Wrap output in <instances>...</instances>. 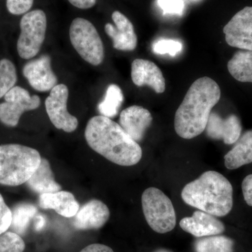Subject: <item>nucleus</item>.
I'll return each mask as SVG.
<instances>
[{
  "label": "nucleus",
  "instance_id": "f257e3e1",
  "mask_svg": "<svg viewBox=\"0 0 252 252\" xmlns=\"http://www.w3.org/2000/svg\"><path fill=\"white\" fill-rule=\"evenodd\" d=\"M86 142L96 153L121 166H132L140 161L142 148L122 126L109 118H91L85 130Z\"/></svg>",
  "mask_w": 252,
  "mask_h": 252
},
{
  "label": "nucleus",
  "instance_id": "f03ea898",
  "mask_svg": "<svg viewBox=\"0 0 252 252\" xmlns=\"http://www.w3.org/2000/svg\"><path fill=\"white\" fill-rule=\"evenodd\" d=\"M220 90L211 78H199L194 81L175 116L177 135L190 140L200 135L206 128L212 109L220 101Z\"/></svg>",
  "mask_w": 252,
  "mask_h": 252
},
{
  "label": "nucleus",
  "instance_id": "7ed1b4c3",
  "mask_svg": "<svg viewBox=\"0 0 252 252\" xmlns=\"http://www.w3.org/2000/svg\"><path fill=\"white\" fill-rule=\"evenodd\" d=\"M181 195L187 205L215 217H224L233 208V187L216 171L204 172L187 184Z\"/></svg>",
  "mask_w": 252,
  "mask_h": 252
},
{
  "label": "nucleus",
  "instance_id": "20e7f679",
  "mask_svg": "<svg viewBox=\"0 0 252 252\" xmlns=\"http://www.w3.org/2000/svg\"><path fill=\"white\" fill-rule=\"evenodd\" d=\"M36 149L17 144L0 145V185L16 187L26 183L40 165Z\"/></svg>",
  "mask_w": 252,
  "mask_h": 252
},
{
  "label": "nucleus",
  "instance_id": "39448f33",
  "mask_svg": "<svg viewBox=\"0 0 252 252\" xmlns=\"http://www.w3.org/2000/svg\"><path fill=\"white\" fill-rule=\"evenodd\" d=\"M142 205L145 220L154 231L164 234L175 228V208L170 199L160 189H146L142 195Z\"/></svg>",
  "mask_w": 252,
  "mask_h": 252
},
{
  "label": "nucleus",
  "instance_id": "423d86ee",
  "mask_svg": "<svg viewBox=\"0 0 252 252\" xmlns=\"http://www.w3.org/2000/svg\"><path fill=\"white\" fill-rule=\"evenodd\" d=\"M69 37L73 47L83 59L93 65H99L103 61V43L94 25L82 18L72 21Z\"/></svg>",
  "mask_w": 252,
  "mask_h": 252
},
{
  "label": "nucleus",
  "instance_id": "0eeeda50",
  "mask_svg": "<svg viewBox=\"0 0 252 252\" xmlns=\"http://www.w3.org/2000/svg\"><path fill=\"white\" fill-rule=\"evenodd\" d=\"M21 34L17 42V51L23 59H32L40 51L45 39L47 20L40 9L30 11L23 16L20 23Z\"/></svg>",
  "mask_w": 252,
  "mask_h": 252
},
{
  "label": "nucleus",
  "instance_id": "6e6552de",
  "mask_svg": "<svg viewBox=\"0 0 252 252\" xmlns=\"http://www.w3.org/2000/svg\"><path fill=\"white\" fill-rule=\"evenodd\" d=\"M5 102L0 104V122L9 127H16L26 111L34 110L41 104L40 97L31 96L21 86H14L4 95Z\"/></svg>",
  "mask_w": 252,
  "mask_h": 252
},
{
  "label": "nucleus",
  "instance_id": "1a4fd4ad",
  "mask_svg": "<svg viewBox=\"0 0 252 252\" xmlns=\"http://www.w3.org/2000/svg\"><path fill=\"white\" fill-rule=\"evenodd\" d=\"M68 88L64 84H58L53 88L46 99V110L53 125L66 132H74L77 128V118L67 111Z\"/></svg>",
  "mask_w": 252,
  "mask_h": 252
},
{
  "label": "nucleus",
  "instance_id": "9d476101",
  "mask_svg": "<svg viewBox=\"0 0 252 252\" xmlns=\"http://www.w3.org/2000/svg\"><path fill=\"white\" fill-rule=\"evenodd\" d=\"M223 32L228 45L252 51V6L238 11L225 25Z\"/></svg>",
  "mask_w": 252,
  "mask_h": 252
},
{
  "label": "nucleus",
  "instance_id": "9b49d317",
  "mask_svg": "<svg viewBox=\"0 0 252 252\" xmlns=\"http://www.w3.org/2000/svg\"><path fill=\"white\" fill-rule=\"evenodd\" d=\"M23 73L30 85L36 91H49L57 85V77L52 70L51 59L47 55L26 63Z\"/></svg>",
  "mask_w": 252,
  "mask_h": 252
},
{
  "label": "nucleus",
  "instance_id": "f8f14e48",
  "mask_svg": "<svg viewBox=\"0 0 252 252\" xmlns=\"http://www.w3.org/2000/svg\"><path fill=\"white\" fill-rule=\"evenodd\" d=\"M112 18L115 26L107 23L104 30L112 38L114 49L125 51H134L137 47V37L132 23L120 11H114Z\"/></svg>",
  "mask_w": 252,
  "mask_h": 252
},
{
  "label": "nucleus",
  "instance_id": "ddd939ff",
  "mask_svg": "<svg viewBox=\"0 0 252 252\" xmlns=\"http://www.w3.org/2000/svg\"><path fill=\"white\" fill-rule=\"evenodd\" d=\"M110 211L108 207L97 199H93L79 208L73 217L72 225L79 230L99 229L109 220Z\"/></svg>",
  "mask_w": 252,
  "mask_h": 252
},
{
  "label": "nucleus",
  "instance_id": "4468645a",
  "mask_svg": "<svg viewBox=\"0 0 252 252\" xmlns=\"http://www.w3.org/2000/svg\"><path fill=\"white\" fill-rule=\"evenodd\" d=\"M205 130L210 138L221 140L225 144H233L241 135V122L235 114L223 119L217 113L211 112Z\"/></svg>",
  "mask_w": 252,
  "mask_h": 252
},
{
  "label": "nucleus",
  "instance_id": "2eb2a0df",
  "mask_svg": "<svg viewBox=\"0 0 252 252\" xmlns=\"http://www.w3.org/2000/svg\"><path fill=\"white\" fill-rule=\"evenodd\" d=\"M153 118L149 110L141 106L133 105L123 110L119 125L136 142L143 140L146 131L152 124Z\"/></svg>",
  "mask_w": 252,
  "mask_h": 252
},
{
  "label": "nucleus",
  "instance_id": "dca6fc26",
  "mask_svg": "<svg viewBox=\"0 0 252 252\" xmlns=\"http://www.w3.org/2000/svg\"><path fill=\"white\" fill-rule=\"evenodd\" d=\"M180 225L182 230L198 238L220 235L225 230L223 222L201 210L194 212L192 217L182 219Z\"/></svg>",
  "mask_w": 252,
  "mask_h": 252
},
{
  "label": "nucleus",
  "instance_id": "f3484780",
  "mask_svg": "<svg viewBox=\"0 0 252 252\" xmlns=\"http://www.w3.org/2000/svg\"><path fill=\"white\" fill-rule=\"evenodd\" d=\"M131 77L137 86H149L157 94L165 91V80L161 70L152 61L135 59L132 63Z\"/></svg>",
  "mask_w": 252,
  "mask_h": 252
},
{
  "label": "nucleus",
  "instance_id": "a211bd4d",
  "mask_svg": "<svg viewBox=\"0 0 252 252\" xmlns=\"http://www.w3.org/2000/svg\"><path fill=\"white\" fill-rule=\"evenodd\" d=\"M39 206L44 210H54L66 218L75 216L80 208L74 195L64 190L39 195Z\"/></svg>",
  "mask_w": 252,
  "mask_h": 252
},
{
  "label": "nucleus",
  "instance_id": "6ab92c4d",
  "mask_svg": "<svg viewBox=\"0 0 252 252\" xmlns=\"http://www.w3.org/2000/svg\"><path fill=\"white\" fill-rule=\"evenodd\" d=\"M28 188L34 193L39 194L55 193L62 189L61 186L55 180L54 172L49 162L42 158L40 165L26 182Z\"/></svg>",
  "mask_w": 252,
  "mask_h": 252
},
{
  "label": "nucleus",
  "instance_id": "aec40b11",
  "mask_svg": "<svg viewBox=\"0 0 252 252\" xmlns=\"http://www.w3.org/2000/svg\"><path fill=\"white\" fill-rule=\"evenodd\" d=\"M224 157L225 166L229 170L252 162V130L245 132Z\"/></svg>",
  "mask_w": 252,
  "mask_h": 252
},
{
  "label": "nucleus",
  "instance_id": "412c9836",
  "mask_svg": "<svg viewBox=\"0 0 252 252\" xmlns=\"http://www.w3.org/2000/svg\"><path fill=\"white\" fill-rule=\"evenodd\" d=\"M228 72L237 81L252 83V51H239L228 63Z\"/></svg>",
  "mask_w": 252,
  "mask_h": 252
},
{
  "label": "nucleus",
  "instance_id": "4be33fe9",
  "mask_svg": "<svg viewBox=\"0 0 252 252\" xmlns=\"http://www.w3.org/2000/svg\"><path fill=\"white\" fill-rule=\"evenodd\" d=\"M37 209L31 203L18 204L12 210L11 227L14 233L23 235L27 230L31 220L36 216Z\"/></svg>",
  "mask_w": 252,
  "mask_h": 252
},
{
  "label": "nucleus",
  "instance_id": "5701e85b",
  "mask_svg": "<svg viewBox=\"0 0 252 252\" xmlns=\"http://www.w3.org/2000/svg\"><path fill=\"white\" fill-rule=\"evenodd\" d=\"M124 99L121 88L116 84H111L107 88L103 100L99 104V113L109 119L115 117L122 107Z\"/></svg>",
  "mask_w": 252,
  "mask_h": 252
},
{
  "label": "nucleus",
  "instance_id": "b1692460",
  "mask_svg": "<svg viewBox=\"0 0 252 252\" xmlns=\"http://www.w3.org/2000/svg\"><path fill=\"white\" fill-rule=\"evenodd\" d=\"M195 252H233L234 242L223 235L200 238L194 245Z\"/></svg>",
  "mask_w": 252,
  "mask_h": 252
},
{
  "label": "nucleus",
  "instance_id": "393cba45",
  "mask_svg": "<svg viewBox=\"0 0 252 252\" xmlns=\"http://www.w3.org/2000/svg\"><path fill=\"white\" fill-rule=\"evenodd\" d=\"M17 82V73L14 63L8 59L0 61V98L5 94Z\"/></svg>",
  "mask_w": 252,
  "mask_h": 252
},
{
  "label": "nucleus",
  "instance_id": "a878e982",
  "mask_svg": "<svg viewBox=\"0 0 252 252\" xmlns=\"http://www.w3.org/2000/svg\"><path fill=\"white\" fill-rule=\"evenodd\" d=\"M26 244L21 235L14 232H5L0 235V252H23Z\"/></svg>",
  "mask_w": 252,
  "mask_h": 252
},
{
  "label": "nucleus",
  "instance_id": "bb28decb",
  "mask_svg": "<svg viewBox=\"0 0 252 252\" xmlns=\"http://www.w3.org/2000/svg\"><path fill=\"white\" fill-rule=\"evenodd\" d=\"M152 49L156 54H169L175 56L182 49V43L173 39H159L152 46Z\"/></svg>",
  "mask_w": 252,
  "mask_h": 252
},
{
  "label": "nucleus",
  "instance_id": "cd10ccee",
  "mask_svg": "<svg viewBox=\"0 0 252 252\" xmlns=\"http://www.w3.org/2000/svg\"><path fill=\"white\" fill-rule=\"evenodd\" d=\"M157 3L164 14L182 15L185 8L183 0H158Z\"/></svg>",
  "mask_w": 252,
  "mask_h": 252
},
{
  "label": "nucleus",
  "instance_id": "c85d7f7f",
  "mask_svg": "<svg viewBox=\"0 0 252 252\" xmlns=\"http://www.w3.org/2000/svg\"><path fill=\"white\" fill-rule=\"evenodd\" d=\"M12 221V211L5 203L2 195L0 194V235L7 231Z\"/></svg>",
  "mask_w": 252,
  "mask_h": 252
},
{
  "label": "nucleus",
  "instance_id": "c756f323",
  "mask_svg": "<svg viewBox=\"0 0 252 252\" xmlns=\"http://www.w3.org/2000/svg\"><path fill=\"white\" fill-rule=\"evenodd\" d=\"M34 0H6V7L11 14H26L32 6Z\"/></svg>",
  "mask_w": 252,
  "mask_h": 252
},
{
  "label": "nucleus",
  "instance_id": "7c9ffc66",
  "mask_svg": "<svg viewBox=\"0 0 252 252\" xmlns=\"http://www.w3.org/2000/svg\"><path fill=\"white\" fill-rule=\"evenodd\" d=\"M242 189L245 202L252 207V174L244 179L242 183Z\"/></svg>",
  "mask_w": 252,
  "mask_h": 252
},
{
  "label": "nucleus",
  "instance_id": "2f4dec72",
  "mask_svg": "<svg viewBox=\"0 0 252 252\" xmlns=\"http://www.w3.org/2000/svg\"><path fill=\"white\" fill-rule=\"evenodd\" d=\"M80 252H114L112 248L102 244H92L83 249Z\"/></svg>",
  "mask_w": 252,
  "mask_h": 252
},
{
  "label": "nucleus",
  "instance_id": "473e14b6",
  "mask_svg": "<svg viewBox=\"0 0 252 252\" xmlns=\"http://www.w3.org/2000/svg\"><path fill=\"white\" fill-rule=\"evenodd\" d=\"M75 7L81 9H90L96 4V0H68Z\"/></svg>",
  "mask_w": 252,
  "mask_h": 252
},
{
  "label": "nucleus",
  "instance_id": "72a5a7b5",
  "mask_svg": "<svg viewBox=\"0 0 252 252\" xmlns=\"http://www.w3.org/2000/svg\"><path fill=\"white\" fill-rule=\"evenodd\" d=\"M35 221H34V228L36 231H40L44 228L46 225V219L43 215H36L34 217Z\"/></svg>",
  "mask_w": 252,
  "mask_h": 252
},
{
  "label": "nucleus",
  "instance_id": "f704fd0d",
  "mask_svg": "<svg viewBox=\"0 0 252 252\" xmlns=\"http://www.w3.org/2000/svg\"><path fill=\"white\" fill-rule=\"evenodd\" d=\"M154 252H172L169 251V250H164V249H160V250H157V251H155Z\"/></svg>",
  "mask_w": 252,
  "mask_h": 252
}]
</instances>
